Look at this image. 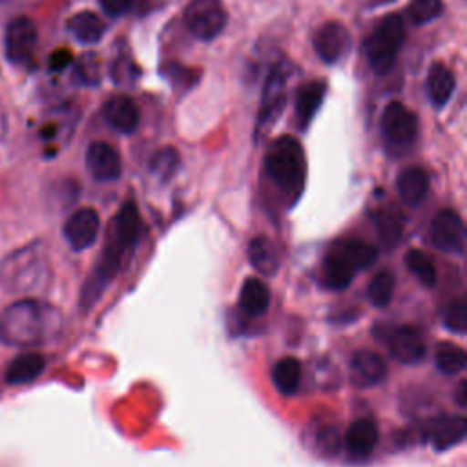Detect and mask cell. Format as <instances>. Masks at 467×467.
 <instances>
[{
    "label": "cell",
    "mask_w": 467,
    "mask_h": 467,
    "mask_svg": "<svg viewBox=\"0 0 467 467\" xmlns=\"http://www.w3.org/2000/svg\"><path fill=\"white\" fill-rule=\"evenodd\" d=\"M272 381L281 394H294L301 381V363L296 358H283L272 368Z\"/></svg>",
    "instance_id": "4316f807"
},
{
    "label": "cell",
    "mask_w": 467,
    "mask_h": 467,
    "mask_svg": "<svg viewBox=\"0 0 467 467\" xmlns=\"http://www.w3.org/2000/svg\"><path fill=\"white\" fill-rule=\"evenodd\" d=\"M356 270L341 254V250L332 252L325 261V283L332 290H345L352 279Z\"/></svg>",
    "instance_id": "d4e9b609"
},
{
    "label": "cell",
    "mask_w": 467,
    "mask_h": 467,
    "mask_svg": "<svg viewBox=\"0 0 467 467\" xmlns=\"http://www.w3.org/2000/svg\"><path fill=\"white\" fill-rule=\"evenodd\" d=\"M47 274L44 244L35 241L9 252L0 263V286L9 294L36 290Z\"/></svg>",
    "instance_id": "7a4b0ae2"
},
{
    "label": "cell",
    "mask_w": 467,
    "mask_h": 467,
    "mask_svg": "<svg viewBox=\"0 0 467 467\" xmlns=\"http://www.w3.org/2000/svg\"><path fill=\"white\" fill-rule=\"evenodd\" d=\"M341 254L347 257V261L352 265L354 270H365L372 266L378 259V250L376 246L361 241H350L343 244Z\"/></svg>",
    "instance_id": "f546056e"
},
{
    "label": "cell",
    "mask_w": 467,
    "mask_h": 467,
    "mask_svg": "<svg viewBox=\"0 0 467 467\" xmlns=\"http://www.w3.org/2000/svg\"><path fill=\"white\" fill-rule=\"evenodd\" d=\"M368 301L374 306H387L394 294V277L389 272H379L372 277L368 285Z\"/></svg>",
    "instance_id": "d6a6232c"
},
{
    "label": "cell",
    "mask_w": 467,
    "mask_h": 467,
    "mask_svg": "<svg viewBox=\"0 0 467 467\" xmlns=\"http://www.w3.org/2000/svg\"><path fill=\"white\" fill-rule=\"evenodd\" d=\"M465 392H467V387H465V381H462L460 387H458V403H460L462 407H465V403H467Z\"/></svg>",
    "instance_id": "ab89813d"
},
{
    "label": "cell",
    "mask_w": 467,
    "mask_h": 467,
    "mask_svg": "<svg viewBox=\"0 0 467 467\" xmlns=\"http://www.w3.org/2000/svg\"><path fill=\"white\" fill-rule=\"evenodd\" d=\"M389 350L396 361L403 365H414L425 356V341L414 327L401 325L392 332Z\"/></svg>",
    "instance_id": "5bb4252c"
},
{
    "label": "cell",
    "mask_w": 467,
    "mask_h": 467,
    "mask_svg": "<svg viewBox=\"0 0 467 467\" xmlns=\"http://www.w3.org/2000/svg\"><path fill=\"white\" fill-rule=\"evenodd\" d=\"M443 321L451 332H456V334L467 332V301H465V297H460L447 306Z\"/></svg>",
    "instance_id": "e575fe53"
},
{
    "label": "cell",
    "mask_w": 467,
    "mask_h": 467,
    "mask_svg": "<svg viewBox=\"0 0 467 467\" xmlns=\"http://www.w3.org/2000/svg\"><path fill=\"white\" fill-rule=\"evenodd\" d=\"M431 243L443 254L463 255L465 252V224L454 210H441L431 223Z\"/></svg>",
    "instance_id": "52a82bcc"
},
{
    "label": "cell",
    "mask_w": 467,
    "mask_h": 467,
    "mask_svg": "<svg viewBox=\"0 0 467 467\" xmlns=\"http://www.w3.org/2000/svg\"><path fill=\"white\" fill-rule=\"evenodd\" d=\"M405 265L412 272V275L423 285V286H434L438 274L432 259L418 248H412L405 254Z\"/></svg>",
    "instance_id": "f1b7e54d"
},
{
    "label": "cell",
    "mask_w": 467,
    "mask_h": 467,
    "mask_svg": "<svg viewBox=\"0 0 467 467\" xmlns=\"http://www.w3.org/2000/svg\"><path fill=\"white\" fill-rule=\"evenodd\" d=\"M285 86H286V71L277 64L270 69L263 88L261 109H259L257 126H255L257 133H265L275 122V119H279L286 102Z\"/></svg>",
    "instance_id": "9c48e42d"
},
{
    "label": "cell",
    "mask_w": 467,
    "mask_h": 467,
    "mask_svg": "<svg viewBox=\"0 0 467 467\" xmlns=\"http://www.w3.org/2000/svg\"><path fill=\"white\" fill-rule=\"evenodd\" d=\"M36 46V26L27 16L13 18L5 27V58L11 64H24L33 57Z\"/></svg>",
    "instance_id": "30bf717a"
},
{
    "label": "cell",
    "mask_w": 467,
    "mask_h": 467,
    "mask_svg": "<svg viewBox=\"0 0 467 467\" xmlns=\"http://www.w3.org/2000/svg\"><path fill=\"white\" fill-rule=\"evenodd\" d=\"M86 168L95 181L111 182L122 173L119 153L106 142H91L86 150Z\"/></svg>",
    "instance_id": "7c38bea8"
},
{
    "label": "cell",
    "mask_w": 467,
    "mask_h": 467,
    "mask_svg": "<svg viewBox=\"0 0 467 467\" xmlns=\"http://www.w3.org/2000/svg\"><path fill=\"white\" fill-rule=\"evenodd\" d=\"M350 376L359 387H372L385 379L387 365L385 359L368 348L356 350L350 358Z\"/></svg>",
    "instance_id": "9a60e30c"
},
{
    "label": "cell",
    "mask_w": 467,
    "mask_h": 467,
    "mask_svg": "<svg viewBox=\"0 0 467 467\" xmlns=\"http://www.w3.org/2000/svg\"><path fill=\"white\" fill-rule=\"evenodd\" d=\"M102 11L108 15V16H122L130 11L131 7V0H99Z\"/></svg>",
    "instance_id": "8d00e7d4"
},
{
    "label": "cell",
    "mask_w": 467,
    "mask_h": 467,
    "mask_svg": "<svg viewBox=\"0 0 467 467\" xmlns=\"http://www.w3.org/2000/svg\"><path fill=\"white\" fill-rule=\"evenodd\" d=\"M140 235V215L133 201H126L113 217L108 239L115 243L122 252L133 248Z\"/></svg>",
    "instance_id": "4fadbf2b"
},
{
    "label": "cell",
    "mask_w": 467,
    "mask_h": 467,
    "mask_svg": "<svg viewBox=\"0 0 467 467\" xmlns=\"http://www.w3.org/2000/svg\"><path fill=\"white\" fill-rule=\"evenodd\" d=\"M434 363L438 367L440 372L443 374H458L465 368V363H467V354L462 347L454 345V343H441L438 348H436V354H434Z\"/></svg>",
    "instance_id": "83f0119b"
},
{
    "label": "cell",
    "mask_w": 467,
    "mask_h": 467,
    "mask_svg": "<svg viewBox=\"0 0 467 467\" xmlns=\"http://www.w3.org/2000/svg\"><path fill=\"white\" fill-rule=\"evenodd\" d=\"M396 188L405 204L416 206L425 199L429 192V175L423 168L410 166L400 173Z\"/></svg>",
    "instance_id": "ffe728a7"
},
{
    "label": "cell",
    "mask_w": 467,
    "mask_h": 467,
    "mask_svg": "<svg viewBox=\"0 0 467 467\" xmlns=\"http://www.w3.org/2000/svg\"><path fill=\"white\" fill-rule=\"evenodd\" d=\"M405 42V24L401 15H385L365 42L368 66L376 75H387L396 64L398 53Z\"/></svg>",
    "instance_id": "277c9868"
},
{
    "label": "cell",
    "mask_w": 467,
    "mask_h": 467,
    "mask_svg": "<svg viewBox=\"0 0 467 467\" xmlns=\"http://www.w3.org/2000/svg\"><path fill=\"white\" fill-rule=\"evenodd\" d=\"M454 86H456L454 75L445 64L434 62L429 67L427 93H429V99L434 108H443L449 102V99L454 93Z\"/></svg>",
    "instance_id": "7402d4cb"
},
{
    "label": "cell",
    "mask_w": 467,
    "mask_h": 467,
    "mask_svg": "<svg viewBox=\"0 0 467 467\" xmlns=\"http://www.w3.org/2000/svg\"><path fill=\"white\" fill-rule=\"evenodd\" d=\"M5 133H7V113H5L4 106L0 104V140H4Z\"/></svg>",
    "instance_id": "f35d334b"
},
{
    "label": "cell",
    "mask_w": 467,
    "mask_h": 467,
    "mask_svg": "<svg viewBox=\"0 0 467 467\" xmlns=\"http://www.w3.org/2000/svg\"><path fill=\"white\" fill-rule=\"evenodd\" d=\"M248 259H250V265L263 275H274L279 266L275 248L265 237H255L248 244Z\"/></svg>",
    "instance_id": "484cf974"
},
{
    "label": "cell",
    "mask_w": 467,
    "mask_h": 467,
    "mask_svg": "<svg viewBox=\"0 0 467 467\" xmlns=\"http://www.w3.org/2000/svg\"><path fill=\"white\" fill-rule=\"evenodd\" d=\"M69 64H71V53L67 49H57L49 57V69L51 71H62Z\"/></svg>",
    "instance_id": "74e56055"
},
{
    "label": "cell",
    "mask_w": 467,
    "mask_h": 467,
    "mask_svg": "<svg viewBox=\"0 0 467 467\" xmlns=\"http://www.w3.org/2000/svg\"><path fill=\"white\" fill-rule=\"evenodd\" d=\"M312 46L317 58L332 66L347 57L352 46V38L345 24L337 20H328L316 29L312 36Z\"/></svg>",
    "instance_id": "ba28073f"
},
{
    "label": "cell",
    "mask_w": 467,
    "mask_h": 467,
    "mask_svg": "<svg viewBox=\"0 0 467 467\" xmlns=\"http://www.w3.org/2000/svg\"><path fill=\"white\" fill-rule=\"evenodd\" d=\"M69 33L82 44H97L104 36V22L93 11H78L67 22Z\"/></svg>",
    "instance_id": "cb8c5ba5"
},
{
    "label": "cell",
    "mask_w": 467,
    "mask_h": 467,
    "mask_svg": "<svg viewBox=\"0 0 467 467\" xmlns=\"http://www.w3.org/2000/svg\"><path fill=\"white\" fill-rule=\"evenodd\" d=\"M75 78L80 84H97L99 82V60L95 55H84L75 66Z\"/></svg>",
    "instance_id": "d590c367"
},
{
    "label": "cell",
    "mask_w": 467,
    "mask_h": 467,
    "mask_svg": "<svg viewBox=\"0 0 467 467\" xmlns=\"http://www.w3.org/2000/svg\"><path fill=\"white\" fill-rule=\"evenodd\" d=\"M184 24L199 40H212L223 33L228 15L221 0H192L184 9Z\"/></svg>",
    "instance_id": "5b68a950"
},
{
    "label": "cell",
    "mask_w": 467,
    "mask_h": 467,
    "mask_svg": "<svg viewBox=\"0 0 467 467\" xmlns=\"http://www.w3.org/2000/svg\"><path fill=\"white\" fill-rule=\"evenodd\" d=\"M381 133L385 144L394 151L409 148L418 133L416 115L401 102L392 100L385 106L381 115Z\"/></svg>",
    "instance_id": "8992f818"
},
{
    "label": "cell",
    "mask_w": 467,
    "mask_h": 467,
    "mask_svg": "<svg viewBox=\"0 0 467 467\" xmlns=\"http://www.w3.org/2000/svg\"><path fill=\"white\" fill-rule=\"evenodd\" d=\"M99 228H100L99 213L93 208H80L73 212L64 223V237L71 250L82 252L95 243L99 235Z\"/></svg>",
    "instance_id": "8fae6325"
},
{
    "label": "cell",
    "mask_w": 467,
    "mask_h": 467,
    "mask_svg": "<svg viewBox=\"0 0 467 467\" xmlns=\"http://www.w3.org/2000/svg\"><path fill=\"white\" fill-rule=\"evenodd\" d=\"M102 115L113 130L126 133V135H130L137 130L139 119H140L137 104L126 95L109 97L102 108Z\"/></svg>",
    "instance_id": "2e32d148"
},
{
    "label": "cell",
    "mask_w": 467,
    "mask_h": 467,
    "mask_svg": "<svg viewBox=\"0 0 467 467\" xmlns=\"http://www.w3.org/2000/svg\"><path fill=\"white\" fill-rule=\"evenodd\" d=\"M378 436V425L368 418H361L350 423L345 434V445L352 456L367 458L374 451Z\"/></svg>",
    "instance_id": "ac0fdd59"
},
{
    "label": "cell",
    "mask_w": 467,
    "mask_h": 467,
    "mask_svg": "<svg viewBox=\"0 0 467 467\" xmlns=\"http://www.w3.org/2000/svg\"><path fill=\"white\" fill-rule=\"evenodd\" d=\"M46 367V359L38 352H24L16 356L5 368V381L9 385H26L36 379Z\"/></svg>",
    "instance_id": "44dd1931"
},
{
    "label": "cell",
    "mask_w": 467,
    "mask_h": 467,
    "mask_svg": "<svg viewBox=\"0 0 467 467\" xmlns=\"http://www.w3.org/2000/svg\"><path fill=\"white\" fill-rule=\"evenodd\" d=\"M376 228L379 237L387 246H392L400 241L401 230H403V219L396 210H385L379 212L376 217Z\"/></svg>",
    "instance_id": "4dcf8cb0"
},
{
    "label": "cell",
    "mask_w": 467,
    "mask_h": 467,
    "mask_svg": "<svg viewBox=\"0 0 467 467\" xmlns=\"http://www.w3.org/2000/svg\"><path fill=\"white\" fill-rule=\"evenodd\" d=\"M323 97H325V82L321 80H312L299 88L296 95V117H297V126L301 130H305L312 122L314 115L321 108Z\"/></svg>",
    "instance_id": "d6986e66"
},
{
    "label": "cell",
    "mask_w": 467,
    "mask_h": 467,
    "mask_svg": "<svg viewBox=\"0 0 467 467\" xmlns=\"http://www.w3.org/2000/svg\"><path fill=\"white\" fill-rule=\"evenodd\" d=\"M62 327L60 312L38 299H18L0 312V343L27 348L51 341Z\"/></svg>",
    "instance_id": "6da1fadb"
},
{
    "label": "cell",
    "mask_w": 467,
    "mask_h": 467,
    "mask_svg": "<svg viewBox=\"0 0 467 467\" xmlns=\"http://www.w3.org/2000/svg\"><path fill=\"white\" fill-rule=\"evenodd\" d=\"M467 434L465 416H443L432 421L429 429V440L436 451H445L460 443Z\"/></svg>",
    "instance_id": "e0dca14e"
},
{
    "label": "cell",
    "mask_w": 467,
    "mask_h": 467,
    "mask_svg": "<svg viewBox=\"0 0 467 467\" xmlns=\"http://www.w3.org/2000/svg\"><path fill=\"white\" fill-rule=\"evenodd\" d=\"M265 173L279 190L297 195L305 182V155L301 144L288 135L274 140L265 155Z\"/></svg>",
    "instance_id": "3957f363"
},
{
    "label": "cell",
    "mask_w": 467,
    "mask_h": 467,
    "mask_svg": "<svg viewBox=\"0 0 467 467\" xmlns=\"http://www.w3.org/2000/svg\"><path fill=\"white\" fill-rule=\"evenodd\" d=\"M177 168H179V153L171 146L161 148L150 159V171L161 181H168L177 171Z\"/></svg>",
    "instance_id": "1f68e13d"
},
{
    "label": "cell",
    "mask_w": 467,
    "mask_h": 467,
    "mask_svg": "<svg viewBox=\"0 0 467 467\" xmlns=\"http://www.w3.org/2000/svg\"><path fill=\"white\" fill-rule=\"evenodd\" d=\"M407 13L414 26H423L436 20L443 13V2L441 0H412Z\"/></svg>",
    "instance_id": "836d02e7"
},
{
    "label": "cell",
    "mask_w": 467,
    "mask_h": 467,
    "mask_svg": "<svg viewBox=\"0 0 467 467\" xmlns=\"http://www.w3.org/2000/svg\"><path fill=\"white\" fill-rule=\"evenodd\" d=\"M268 305H270L268 286L257 277H248L243 283V288L239 294V308L243 310V314L250 317H257L266 312Z\"/></svg>",
    "instance_id": "603a6c76"
}]
</instances>
